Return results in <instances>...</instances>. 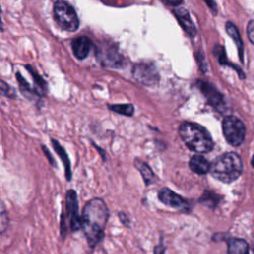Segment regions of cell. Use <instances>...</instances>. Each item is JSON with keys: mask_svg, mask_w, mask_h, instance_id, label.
Here are the masks:
<instances>
[{"mask_svg": "<svg viewBox=\"0 0 254 254\" xmlns=\"http://www.w3.org/2000/svg\"><path fill=\"white\" fill-rule=\"evenodd\" d=\"M108 216V207L102 198L94 197L85 203L81 213V229L91 248L103 239Z\"/></svg>", "mask_w": 254, "mask_h": 254, "instance_id": "obj_1", "label": "cell"}, {"mask_svg": "<svg viewBox=\"0 0 254 254\" xmlns=\"http://www.w3.org/2000/svg\"><path fill=\"white\" fill-rule=\"evenodd\" d=\"M179 134L186 146L196 153L203 154L212 150L213 141L210 134L202 126L185 122L179 128Z\"/></svg>", "mask_w": 254, "mask_h": 254, "instance_id": "obj_2", "label": "cell"}, {"mask_svg": "<svg viewBox=\"0 0 254 254\" xmlns=\"http://www.w3.org/2000/svg\"><path fill=\"white\" fill-rule=\"evenodd\" d=\"M242 161L236 153H225L217 157L210 165L211 176L222 182L232 183L237 180L242 173Z\"/></svg>", "mask_w": 254, "mask_h": 254, "instance_id": "obj_3", "label": "cell"}, {"mask_svg": "<svg viewBox=\"0 0 254 254\" xmlns=\"http://www.w3.org/2000/svg\"><path fill=\"white\" fill-rule=\"evenodd\" d=\"M81 228V216L78 213L77 194L74 190H67L64 207L61 215V234L65 237L68 231L75 232Z\"/></svg>", "mask_w": 254, "mask_h": 254, "instance_id": "obj_4", "label": "cell"}, {"mask_svg": "<svg viewBox=\"0 0 254 254\" xmlns=\"http://www.w3.org/2000/svg\"><path fill=\"white\" fill-rule=\"evenodd\" d=\"M54 18L57 24L64 31L74 32L77 30L79 20L74 8L64 0H58L54 5Z\"/></svg>", "mask_w": 254, "mask_h": 254, "instance_id": "obj_5", "label": "cell"}, {"mask_svg": "<svg viewBox=\"0 0 254 254\" xmlns=\"http://www.w3.org/2000/svg\"><path fill=\"white\" fill-rule=\"evenodd\" d=\"M222 132L226 141L232 146H239L245 138V125L235 116H226L222 121Z\"/></svg>", "mask_w": 254, "mask_h": 254, "instance_id": "obj_6", "label": "cell"}, {"mask_svg": "<svg viewBox=\"0 0 254 254\" xmlns=\"http://www.w3.org/2000/svg\"><path fill=\"white\" fill-rule=\"evenodd\" d=\"M132 74L137 81L145 85H153L159 81V73L156 67L151 64H137L132 69Z\"/></svg>", "mask_w": 254, "mask_h": 254, "instance_id": "obj_7", "label": "cell"}, {"mask_svg": "<svg viewBox=\"0 0 254 254\" xmlns=\"http://www.w3.org/2000/svg\"><path fill=\"white\" fill-rule=\"evenodd\" d=\"M158 199L165 205L170 207H175L181 209L182 211L190 210V202L181 196L180 194L174 192L169 188H162L158 192Z\"/></svg>", "mask_w": 254, "mask_h": 254, "instance_id": "obj_8", "label": "cell"}, {"mask_svg": "<svg viewBox=\"0 0 254 254\" xmlns=\"http://www.w3.org/2000/svg\"><path fill=\"white\" fill-rule=\"evenodd\" d=\"M98 59L104 65H109V66H118L120 65V63L122 62V57L112 49V47H101L98 52Z\"/></svg>", "mask_w": 254, "mask_h": 254, "instance_id": "obj_9", "label": "cell"}, {"mask_svg": "<svg viewBox=\"0 0 254 254\" xmlns=\"http://www.w3.org/2000/svg\"><path fill=\"white\" fill-rule=\"evenodd\" d=\"M90 48H91V41L85 36L77 37L71 43V49H72L73 55L78 60L85 59L89 53Z\"/></svg>", "mask_w": 254, "mask_h": 254, "instance_id": "obj_10", "label": "cell"}, {"mask_svg": "<svg viewBox=\"0 0 254 254\" xmlns=\"http://www.w3.org/2000/svg\"><path fill=\"white\" fill-rule=\"evenodd\" d=\"M174 14L177 17L179 23L181 24V26L183 27V29L185 30V32L190 36L193 37L196 34V30L195 27L191 21V18L189 14V12L184 9V8H178L176 10H174Z\"/></svg>", "mask_w": 254, "mask_h": 254, "instance_id": "obj_11", "label": "cell"}, {"mask_svg": "<svg viewBox=\"0 0 254 254\" xmlns=\"http://www.w3.org/2000/svg\"><path fill=\"white\" fill-rule=\"evenodd\" d=\"M210 163L201 155H194L190 158L189 166L192 172L198 175H204L210 170Z\"/></svg>", "mask_w": 254, "mask_h": 254, "instance_id": "obj_12", "label": "cell"}, {"mask_svg": "<svg viewBox=\"0 0 254 254\" xmlns=\"http://www.w3.org/2000/svg\"><path fill=\"white\" fill-rule=\"evenodd\" d=\"M200 88L202 90V92L204 93V95L207 97L208 101L216 108H220L223 106V98L221 96V94L215 90L211 85H209L208 83L202 82V84H200Z\"/></svg>", "mask_w": 254, "mask_h": 254, "instance_id": "obj_13", "label": "cell"}, {"mask_svg": "<svg viewBox=\"0 0 254 254\" xmlns=\"http://www.w3.org/2000/svg\"><path fill=\"white\" fill-rule=\"evenodd\" d=\"M228 254H249L248 243L240 238H229L227 240Z\"/></svg>", "mask_w": 254, "mask_h": 254, "instance_id": "obj_14", "label": "cell"}, {"mask_svg": "<svg viewBox=\"0 0 254 254\" xmlns=\"http://www.w3.org/2000/svg\"><path fill=\"white\" fill-rule=\"evenodd\" d=\"M134 165L137 168V170L141 173L142 178L146 184V186H149L151 184H154V182L157 180L155 173L152 171V169L145 163L138 159L134 161Z\"/></svg>", "mask_w": 254, "mask_h": 254, "instance_id": "obj_15", "label": "cell"}, {"mask_svg": "<svg viewBox=\"0 0 254 254\" xmlns=\"http://www.w3.org/2000/svg\"><path fill=\"white\" fill-rule=\"evenodd\" d=\"M53 143V146L55 148V150L57 151V153L59 154V156L62 158V161L64 165V168H65V177H66V180L67 181H70L71 180V170H70V164H69V160L67 158V155L65 153V151L62 148V146L55 140L52 141Z\"/></svg>", "mask_w": 254, "mask_h": 254, "instance_id": "obj_16", "label": "cell"}, {"mask_svg": "<svg viewBox=\"0 0 254 254\" xmlns=\"http://www.w3.org/2000/svg\"><path fill=\"white\" fill-rule=\"evenodd\" d=\"M226 31H227L228 35L234 40V42H235V44L237 46L238 52H239V57H240V59L242 61V59H243V44H242L241 38L239 36V33H238L236 27L232 23L228 22V23H226Z\"/></svg>", "mask_w": 254, "mask_h": 254, "instance_id": "obj_17", "label": "cell"}, {"mask_svg": "<svg viewBox=\"0 0 254 254\" xmlns=\"http://www.w3.org/2000/svg\"><path fill=\"white\" fill-rule=\"evenodd\" d=\"M220 196L210 190H205L202 195L200 196L199 198V202L208 206V207H211V208H214L218 202L220 201Z\"/></svg>", "mask_w": 254, "mask_h": 254, "instance_id": "obj_18", "label": "cell"}, {"mask_svg": "<svg viewBox=\"0 0 254 254\" xmlns=\"http://www.w3.org/2000/svg\"><path fill=\"white\" fill-rule=\"evenodd\" d=\"M109 108L113 110L114 112L120 113L122 115L131 116L134 113V108L131 104H116V105H110Z\"/></svg>", "mask_w": 254, "mask_h": 254, "instance_id": "obj_19", "label": "cell"}, {"mask_svg": "<svg viewBox=\"0 0 254 254\" xmlns=\"http://www.w3.org/2000/svg\"><path fill=\"white\" fill-rule=\"evenodd\" d=\"M247 36L249 41L254 45V20L250 21L247 26Z\"/></svg>", "mask_w": 254, "mask_h": 254, "instance_id": "obj_20", "label": "cell"}, {"mask_svg": "<svg viewBox=\"0 0 254 254\" xmlns=\"http://www.w3.org/2000/svg\"><path fill=\"white\" fill-rule=\"evenodd\" d=\"M118 217H119V219L121 220V222L125 225V226H129V219H128V217H127V214H125V213H123V212H120V213H118Z\"/></svg>", "mask_w": 254, "mask_h": 254, "instance_id": "obj_21", "label": "cell"}, {"mask_svg": "<svg viewBox=\"0 0 254 254\" xmlns=\"http://www.w3.org/2000/svg\"><path fill=\"white\" fill-rule=\"evenodd\" d=\"M165 250H166V247L163 245V244H159L155 247L154 249V253L155 254H164L165 253Z\"/></svg>", "mask_w": 254, "mask_h": 254, "instance_id": "obj_22", "label": "cell"}, {"mask_svg": "<svg viewBox=\"0 0 254 254\" xmlns=\"http://www.w3.org/2000/svg\"><path fill=\"white\" fill-rule=\"evenodd\" d=\"M164 1H166L167 3H169L171 5H179L183 0H164Z\"/></svg>", "mask_w": 254, "mask_h": 254, "instance_id": "obj_23", "label": "cell"}, {"mask_svg": "<svg viewBox=\"0 0 254 254\" xmlns=\"http://www.w3.org/2000/svg\"><path fill=\"white\" fill-rule=\"evenodd\" d=\"M251 165H252V167L254 168V155H253V157H252V159H251Z\"/></svg>", "mask_w": 254, "mask_h": 254, "instance_id": "obj_24", "label": "cell"}, {"mask_svg": "<svg viewBox=\"0 0 254 254\" xmlns=\"http://www.w3.org/2000/svg\"><path fill=\"white\" fill-rule=\"evenodd\" d=\"M253 254H254V251H253Z\"/></svg>", "mask_w": 254, "mask_h": 254, "instance_id": "obj_25", "label": "cell"}]
</instances>
